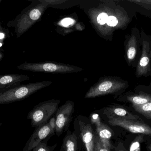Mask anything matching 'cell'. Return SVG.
Segmentation results:
<instances>
[{
  "label": "cell",
  "mask_w": 151,
  "mask_h": 151,
  "mask_svg": "<svg viewBox=\"0 0 151 151\" xmlns=\"http://www.w3.org/2000/svg\"><path fill=\"white\" fill-rule=\"evenodd\" d=\"M2 125V123H0V126H1Z\"/></svg>",
  "instance_id": "obj_28"
},
{
  "label": "cell",
  "mask_w": 151,
  "mask_h": 151,
  "mask_svg": "<svg viewBox=\"0 0 151 151\" xmlns=\"http://www.w3.org/2000/svg\"><path fill=\"white\" fill-rule=\"evenodd\" d=\"M57 146V144L50 146L47 144V141H44L38 144L32 151H54Z\"/></svg>",
  "instance_id": "obj_18"
},
{
  "label": "cell",
  "mask_w": 151,
  "mask_h": 151,
  "mask_svg": "<svg viewBox=\"0 0 151 151\" xmlns=\"http://www.w3.org/2000/svg\"><path fill=\"white\" fill-rule=\"evenodd\" d=\"M90 121L92 126H95V129L100 126L102 121L100 115L95 113H92L89 116Z\"/></svg>",
  "instance_id": "obj_20"
},
{
  "label": "cell",
  "mask_w": 151,
  "mask_h": 151,
  "mask_svg": "<svg viewBox=\"0 0 151 151\" xmlns=\"http://www.w3.org/2000/svg\"><path fill=\"white\" fill-rule=\"evenodd\" d=\"M60 102V100L53 99L35 105L27 116V119L31 120L32 127L36 128L47 122L55 114Z\"/></svg>",
  "instance_id": "obj_3"
},
{
  "label": "cell",
  "mask_w": 151,
  "mask_h": 151,
  "mask_svg": "<svg viewBox=\"0 0 151 151\" xmlns=\"http://www.w3.org/2000/svg\"><path fill=\"white\" fill-rule=\"evenodd\" d=\"M0 2H1V1H0Z\"/></svg>",
  "instance_id": "obj_30"
},
{
  "label": "cell",
  "mask_w": 151,
  "mask_h": 151,
  "mask_svg": "<svg viewBox=\"0 0 151 151\" xmlns=\"http://www.w3.org/2000/svg\"><path fill=\"white\" fill-rule=\"evenodd\" d=\"M18 70L38 72L51 73H70L81 72L82 69L77 66L63 64L45 62V63H25L17 66Z\"/></svg>",
  "instance_id": "obj_6"
},
{
  "label": "cell",
  "mask_w": 151,
  "mask_h": 151,
  "mask_svg": "<svg viewBox=\"0 0 151 151\" xmlns=\"http://www.w3.org/2000/svg\"><path fill=\"white\" fill-rule=\"evenodd\" d=\"M108 15L106 13L103 12L100 13L97 18V21L98 23L101 25H104L107 22Z\"/></svg>",
  "instance_id": "obj_23"
},
{
  "label": "cell",
  "mask_w": 151,
  "mask_h": 151,
  "mask_svg": "<svg viewBox=\"0 0 151 151\" xmlns=\"http://www.w3.org/2000/svg\"><path fill=\"white\" fill-rule=\"evenodd\" d=\"M52 81H42L20 85L0 93V105L11 103L24 100L34 93L50 86Z\"/></svg>",
  "instance_id": "obj_2"
},
{
  "label": "cell",
  "mask_w": 151,
  "mask_h": 151,
  "mask_svg": "<svg viewBox=\"0 0 151 151\" xmlns=\"http://www.w3.org/2000/svg\"><path fill=\"white\" fill-rule=\"evenodd\" d=\"M133 107L137 112L146 117L151 119V103L139 105H133Z\"/></svg>",
  "instance_id": "obj_17"
},
{
  "label": "cell",
  "mask_w": 151,
  "mask_h": 151,
  "mask_svg": "<svg viewBox=\"0 0 151 151\" xmlns=\"http://www.w3.org/2000/svg\"><path fill=\"white\" fill-rule=\"evenodd\" d=\"M74 133L81 141L85 151H94L95 145V129L90 121L89 118L78 115L74 122Z\"/></svg>",
  "instance_id": "obj_4"
},
{
  "label": "cell",
  "mask_w": 151,
  "mask_h": 151,
  "mask_svg": "<svg viewBox=\"0 0 151 151\" xmlns=\"http://www.w3.org/2000/svg\"><path fill=\"white\" fill-rule=\"evenodd\" d=\"M149 48L145 43L143 44V51L142 57L137 66V72L138 75L145 74L150 67L151 57L149 54Z\"/></svg>",
  "instance_id": "obj_14"
},
{
  "label": "cell",
  "mask_w": 151,
  "mask_h": 151,
  "mask_svg": "<svg viewBox=\"0 0 151 151\" xmlns=\"http://www.w3.org/2000/svg\"><path fill=\"white\" fill-rule=\"evenodd\" d=\"M4 57V53L2 51H0V62L3 59Z\"/></svg>",
  "instance_id": "obj_27"
},
{
  "label": "cell",
  "mask_w": 151,
  "mask_h": 151,
  "mask_svg": "<svg viewBox=\"0 0 151 151\" xmlns=\"http://www.w3.org/2000/svg\"><path fill=\"white\" fill-rule=\"evenodd\" d=\"M108 120L111 119H126L137 121L139 117L132 114L125 108L119 105H111L103 108L100 113Z\"/></svg>",
  "instance_id": "obj_10"
},
{
  "label": "cell",
  "mask_w": 151,
  "mask_h": 151,
  "mask_svg": "<svg viewBox=\"0 0 151 151\" xmlns=\"http://www.w3.org/2000/svg\"><path fill=\"white\" fill-rule=\"evenodd\" d=\"M150 150L151 151V145L150 147Z\"/></svg>",
  "instance_id": "obj_29"
},
{
  "label": "cell",
  "mask_w": 151,
  "mask_h": 151,
  "mask_svg": "<svg viewBox=\"0 0 151 151\" xmlns=\"http://www.w3.org/2000/svg\"><path fill=\"white\" fill-rule=\"evenodd\" d=\"M75 22V20L70 18H65L62 20L61 21V25L64 27H68L73 25Z\"/></svg>",
  "instance_id": "obj_25"
},
{
  "label": "cell",
  "mask_w": 151,
  "mask_h": 151,
  "mask_svg": "<svg viewBox=\"0 0 151 151\" xmlns=\"http://www.w3.org/2000/svg\"><path fill=\"white\" fill-rule=\"evenodd\" d=\"M118 20L114 16H111L108 17L107 18V25L110 27H115L118 25Z\"/></svg>",
  "instance_id": "obj_24"
},
{
  "label": "cell",
  "mask_w": 151,
  "mask_h": 151,
  "mask_svg": "<svg viewBox=\"0 0 151 151\" xmlns=\"http://www.w3.org/2000/svg\"><path fill=\"white\" fill-rule=\"evenodd\" d=\"M82 145L74 132L67 130L60 151H82Z\"/></svg>",
  "instance_id": "obj_12"
},
{
  "label": "cell",
  "mask_w": 151,
  "mask_h": 151,
  "mask_svg": "<svg viewBox=\"0 0 151 151\" xmlns=\"http://www.w3.org/2000/svg\"><path fill=\"white\" fill-rule=\"evenodd\" d=\"M143 134L138 135L132 142L129 148V151H141V144L143 142Z\"/></svg>",
  "instance_id": "obj_19"
},
{
  "label": "cell",
  "mask_w": 151,
  "mask_h": 151,
  "mask_svg": "<svg viewBox=\"0 0 151 151\" xmlns=\"http://www.w3.org/2000/svg\"><path fill=\"white\" fill-rule=\"evenodd\" d=\"M32 2L14 19L7 23L8 27L14 28L17 38L20 37L39 20L48 5L44 1H32Z\"/></svg>",
  "instance_id": "obj_1"
},
{
  "label": "cell",
  "mask_w": 151,
  "mask_h": 151,
  "mask_svg": "<svg viewBox=\"0 0 151 151\" xmlns=\"http://www.w3.org/2000/svg\"><path fill=\"white\" fill-rule=\"evenodd\" d=\"M108 122L112 126L123 128L133 134L151 135V127L149 125L138 121L126 119H111Z\"/></svg>",
  "instance_id": "obj_9"
},
{
  "label": "cell",
  "mask_w": 151,
  "mask_h": 151,
  "mask_svg": "<svg viewBox=\"0 0 151 151\" xmlns=\"http://www.w3.org/2000/svg\"><path fill=\"white\" fill-rule=\"evenodd\" d=\"M10 35L9 29L4 27L0 23V46L3 44L4 41L7 38H9Z\"/></svg>",
  "instance_id": "obj_21"
},
{
  "label": "cell",
  "mask_w": 151,
  "mask_h": 151,
  "mask_svg": "<svg viewBox=\"0 0 151 151\" xmlns=\"http://www.w3.org/2000/svg\"><path fill=\"white\" fill-rule=\"evenodd\" d=\"M55 134V120L53 117L45 124L35 128L27 142L23 151H32L42 142L48 141Z\"/></svg>",
  "instance_id": "obj_7"
},
{
  "label": "cell",
  "mask_w": 151,
  "mask_h": 151,
  "mask_svg": "<svg viewBox=\"0 0 151 151\" xmlns=\"http://www.w3.org/2000/svg\"><path fill=\"white\" fill-rule=\"evenodd\" d=\"M127 99L129 102L132 103L133 105H142L151 103V96L145 94L129 96L127 98Z\"/></svg>",
  "instance_id": "obj_15"
},
{
  "label": "cell",
  "mask_w": 151,
  "mask_h": 151,
  "mask_svg": "<svg viewBox=\"0 0 151 151\" xmlns=\"http://www.w3.org/2000/svg\"><path fill=\"white\" fill-rule=\"evenodd\" d=\"M122 146L121 144H119L117 147H114V149H115V151H127Z\"/></svg>",
  "instance_id": "obj_26"
},
{
  "label": "cell",
  "mask_w": 151,
  "mask_h": 151,
  "mask_svg": "<svg viewBox=\"0 0 151 151\" xmlns=\"http://www.w3.org/2000/svg\"><path fill=\"white\" fill-rule=\"evenodd\" d=\"M95 133L104 146L111 150L114 149L111 142L113 132L110 127L102 122L99 127L95 129Z\"/></svg>",
  "instance_id": "obj_13"
},
{
  "label": "cell",
  "mask_w": 151,
  "mask_h": 151,
  "mask_svg": "<svg viewBox=\"0 0 151 151\" xmlns=\"http://www.w3.org/2000/svg\"><path fill=\"white\" fill-rule=\"evenodd\" d=\"M75 111V105L71 101H67L58 108L54 116L55 120V134L60 137L69 130Z\"/></svg>",
  "instance_id": "obj_8"
},
{
  "label": "cell",
  "mask_w": 151,
  "mask_h": 151,
  "mask_svg": "<svg viewBox=\"0 0 151 151\" xmlns=\"http://www.w3.org/2000/svg\"><path fill=\"white\" fill-rule=\"evenodd\" d=\"M29 79L25 74H6L0 75V93L21 85V82Z\"/></svg>",
  "instance_id": "obj_11"
},
{
  "label": "cell",
  "mask_w": 151,
  "mask_h": 151,
  "mask_svg": "<svg viewBox=\"0 0 151 151\" xmlns=\"http://www.w3.org/2000/svg\"><path fill=\"white\" fill-rule=\"evenodd\" d=\"M96 134V133H95ZM94 151H111L102 144L96 135H95V145Z\"/></svg>",
  "instance_id": "obj_22"
},
{
  "label": "cell",
  "mask_w": 151,
  "mask_h": 151,
  "mask_svg": "<svg viewBox=\"0 0 151 151\" xmlns=\"http://www.w3.org/2000/svg\"><path fill=\"white\" fill-rule=\"evenodd\" d=\"M137 44L136 38L132 35L129 39L127 47V59L129 62L133 61L137 55Z\"/></svg>",
  "instance_id": "obj_16"
},
{
  "label": "cell",
  "mask_w": 151,
  "mask_h": 151,
  "mask_svg": "<svg viewBox=\"0 0 151 151\" xmlns=\"http://www.w3.org/2000/svg\"><path fill=\"white\" fill-rule=\"evenodd\" d=\"M126 84L122 81L112 77L101 78L87 91L84 98H95L109 95H114L121 91Z\"/></svg>",
  "instance_id": "obj_5"
}]
</instances>
